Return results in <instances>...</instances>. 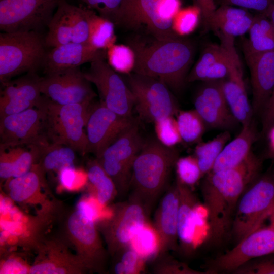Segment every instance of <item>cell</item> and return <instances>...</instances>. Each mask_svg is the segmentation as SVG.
Masks as SVG:
<instances>
[{"instance_id":"1","label":"cell","mask_w":274,"mask_h":274,"mask_svg":"<svg viewBox=\"0 0 274 274\" xmlns=\"http://www.w3.org/2000/svg\"><path fill=\"white\" fill-rule=\"evenodd\" d=\"M261 166V159L252 151L237 166L204 176L201 192L213 242L221 241L231 228L239 199L259 176Z\"/></svg>"},{"instance_id":"2","label":"cell","mask_w":274,"mask_h":274,"mask_svg":"<svg viewBox=\"0 0 274 274\" xmlns=\"http://www.w3.org/2000/svg\"><path fill=\"white\" fill-rule=\"evenodd\" d=\"M145 40L135 39L130 46L135 55L134 73L158 79L171 90L180 91L186 82L192 62L193 44L181 36Z\"/></svg>"},{"instance_id":"3","label":"cell","mask_w":274,"mask_h":274,"mask_svg":"<svg viewBox=\"0 0 274 274\" xmlns=\"http://www.w3.org/2000/svg\"><path fill=\"white\" fill-rule=\"evenodd\" d=\"M179 157L177 150L157 139L144 141L132 165L130 188L131 195L142 201L148 215L165 189Z\"/></svg>"},{"instance_id":"4","label":"cell","mask_w":274,"mask_h":274,"mask_svg":"<svg viewBox=\"0 0 274 274\" xmlns=\"http://www.w3.org/2000/svg\"><path fill=\"white\" fill-rule=\"evenodd\" d=\"M181 6V0H122L114 23L156 39L174 38L179 36L173 22Z\"/></svg>"},{"instance_id":"5","label":"cell","mask_w":274,"mask_h":274,"mask_svg":"<svg viewBox=\"0 0 274 274\" xmlns=\"http://www.w3.org/2000/svg\"><path fill=\"white\" fill-rule=\"evenodd\" d=\"M45 132L50 144L68 146L84 155L88 153L86 125L93 101L69 105L55 103L42 95Z\"/></svg>"},{"instance_id":"6","label":"cell","mask_w":274,"mask_h":274,"mask_svg":"<svg viewBox=\"0 0 274 274\" xmlns=\"http://www.w3.org/2000/svg\"><path fill=\"white\" fill-rule=\"evenodd\" d=\"M45 37L37 31L0 34V81L7 82L24 73L36 72L47 52Z\"/></svg>"},{"instance_id":"7","label":"cell","mask_w":274,"mask_h":274,"mask_svg":"<svg viewBox=\"0 0 274 274\" xmlns=\"http://www.w3.org/2000/svg\"><path fill=\"white\" fill-rule=\"evenodd\" d=\"M273 210L274 170H270L259 176L239 199L231 227L236 241L262 227Z\"/></svg>"},{"instance_id":"8","label":"cell","mask_w":274,"mask_h":274,"mask_svg":"<svg viewBox=\"0 0 274 274\" xmlns=\"http://www.w3.org/2000/svg\"><path fill=\"white\" fill-rule=\"evenodd\" d=\"M126 80L134 98L139 118L149 122L176 115L179 106L170 88L155 78L132 72Z\"/></svg>"},{"instance_id":"9","label":"cell","mask_w":274,"mask_h":274,"mask_svg":"<svg viewBox=\"0 0 274 274\" xmlns=\"http://www.w3.org/2000/svg\"><path fill=\"white\" fill-rule=\"evenodd\" d=\"M138 119L133 122L96 158L114 182L118 194L130 188L134 161L143 145Z\"/></svg>"},{"instance_id":"10","label":"cell","mask_w":274,"mask_h":274,"mask_svg":"<svg viewBox=\"0 0 274 274\" xmlns=\"http://www.w3.org/2000/svg\"><path fill=\"white\" fill-rule=\"evenodd\" d=\"M148 216L143 203L133 195L114 206L111 217L100 226L112 256L130 245L138 231L147 222Z\"/></svg>"},{"instance_id":"11","label":"cell","mask_w":274,"mask_h":274,"mask_svg":"<svg viewBox=\"0 0 274 274\" xmlns=\"http://www.w3.org/2000/svg\"><path fill=\"white\" fill-rule=\"evenodd\" d=\"M62 0H0L2 32L37 31L50 22Z\"/></svg>"},{"instance_id":"12","label":"cell","mask_w":274,"mask_h":274,"mask_svg":"<svg viewBox=\"0 0 274 274\" xmlns=\"http://www.w3.org/2000/svg\"><path fill=\"white\" fill-rule=\"evenodd\" d=\"M84 73L85 78L96 87L100 101L108 108L124 117H132L134 98L126 82L114 70L105 58L90 63Z\"/></svg>"},{"instance_id":"13","label":"cell","mask_w":274,"mask_h":274,"mask_svg":"<svg viewBox=\"0 0 274 274\" xmlns=\"http://www.w3.org/2000/svg\"><path fill=\"white\" fill-rule=\"evenodd\" d=\"M274 253V228L269 224L249 234L225 253L207 264L208 273L233 272L251 260Z\"/></svg>"},{"instance_id":"14","label":"cell","mask_w":274,"mask_h":274,"mask_svg":"<svg viewBox=\"0 0 274 274\" xmlns=\"http://www.w3.org/2000/svg\"><path fill=\"white\" fill-rule=\"evenodd\" d=\"M45 111L37 107L0 118V147L49 143L45 132Z\"/></svg>"},{"instance_id":"15","label":"cell","mask_w":274,"mask_h":274,"mask_svg":"<svg viewBox=\"0 0 274 274\" xmlns=\"http://www.w3.org/2000/svg\"><path fill=\"white\" fill-rule=\"evenodd\" d=\"M40 89L42 95L60 105L93 101L96 96L80 67L40 77Z\"/></svg>"},{"instance_id":"16","label":"cell","mask_w":274,"mask_h":274,"mask_svg":"<svg viewBox=\"0 0 274 274\" xmlns=\"http://www.w3.org/2000/svg\"><path fill=\"white\" fill-rule=\"evenodd\" d=\"M134 119L133 116L124 117L117 114L100 100L93 104L85 127L88 152L98 158Z\"/></svg>"},{"instance_id":"17","label":"cell","mask_w":274,"mask_h":274,"mask_svg":"<svg viewBox=\"0 0 274 274\" xmlns=\"http://www.w3.org/2000/svg\"><path fill=\"white\" fill-rule=\"evenodd\" d=\"M95 221L76 209L66 222L67 234L78 251V256L90 271L100 270L105 256Z\"/></svg>"},{"instance_id":"18","label":"cell","mask_w":274,"mask_h":274,"mask_svg":"<svg viewBox=\"0 0 274 274\" xmlns=\"http://www.w3.org/2000/svg\"><path fill=\"white\" fill-rule=\"evenodd\" d=\"M223 81L203 82L194 96V110L204 121L207 128L229 131L239 123L226 101Z\"/></svg>"},{"instance_id":"19","label":"cell","mask_w":274,"mask_h":274,"mask_svg":"<svg viewBox=\"0 0 274 274\" xmlns=\"http://www.w3.org/2000/svg\"><path fill=\"white\" fill-rule=\"evenodd\" d=\"M40 78L36 72L28 73L1 84L0 118L40 105L42 98Z\"/></svg>"},{"instance_id":"20","label":"cell","mask_w":274,"mask_h":274,"mask_svg":"<svg viewBox=\"0 0 274 274\" xmlns=\"http://www.w3.org/2000/svg\"><path fill=\"white\" fill-rule=\"evenodd\" d=\"M179 206V193L176 182L166 190L155 214L153 226L159 241V249L155 257L178 249Z\"/></svg>"},{"instance_id":"21","label":"cell","mask_w":274,"mask_h":274,"mask_svg":"<svg viewBox=\"0 0 274 274\" xmlns=\"http://www.w3.org/2000/svg\"><path fill=\"white\" fill-rule=\"evenodd\" d=\"M102 58L106 59V50L95 49L88 44L70 42L47 51L42 66L45 75H48Z\"/></svg>"},{"instance_id":"22","label":"cell","mask_w":274,"mask_h":274,"mask_svg":"<svg viewBox=\"0 0 274 274\" xmlns=\"http://www.w3.org/2000/svg\"><path fill=\"white\" fill-rule=\"evenodd\" d=\"M245 59L250 72L253 114L261 115L274 87V50Z\"/></svg>"},{"instance_id":"23","label":"cell","mask_w":274,"mask_h":274,"mask_svg":"<svg viewBox=\"0 0 274 274\" xmlns=\"http://www.w3.org/2000/svg\"><path fill=\"white\" fill-rule=\"evenodd\" d=\"M239 56L235 52L230 74L223 79V89L228 107L233 116L242 126L253 122L252 105L248 98L243 80Z\"/></svg>"},{"instance_id":"24","label":"cell","mask_w":274,"mask_h":274,"mask_svg":"<svg viewBox=\"0 0 274 274\" xmlns=\"http://www.w3.org/2000/svg\"><path fill=\"white\" fill-rule=\"evenodd\" d=\"M43 260H38L30 266L31 274L79 273L89 270L79 256H72L51 243L44 248Z\"/></svg>"},{"instance_id":"25","label":"cell","mask_w":274,"mask_h":274,"mask_svg":"<svg viewBox=\"0 0 274 274\" xmlns=\"http://www.w3.org/2000/svg\"><path fill=\"white\" fill-rule=\"evenodd\" d=\"M258 137L253 122L243 126L237 136L224 147L210 172L230 169L241 164L252 152Z\"/></svg>"},{"instance_id":"26","label":"cell","mask_w":274,"mask_h":274,"mask_svg":"<svg viewBox=\"0 0 274 274\" xmlns=\"http://www.w3.org/2000/svg\"><path fill=\"white\" fill-rule=\"evenodd\" d=\"M254 16L247 9L221 5L216 9L209 24L218 36L234 38L248 31Z\"/></svg>"},{"instance_id":"27","label":"cell","mask_w":274,"mask_h":274,"mask_svg":"<svg viewBox=\"0 0 274 274\" xmlns=\"http://www.w3.org/2000/svg\"><path fill=\"white\" fill-rule=\"evenodd\" d=\"M179 193L178 215V235L181 245L184 249L193 246L195 226L197 199L190 187L177 179Z\"/></svg>"},{"instance_id":"28","label":"cell","mask_w":274,"mask_h":274,"mask_svg":"<svg viewBox=\"0 0 274 274\" xmlns=\"http://www.w3.org/2000/svg\"><path fill=\"white\" fill-rule=\"evenodd\" d=\"M248 32L243 46L245 57L274 50V24L266 16H254Z\"/></svg>"},{"instance_id":"29","label":"cell","mask_w":274,"mask_h":274,"mask_svg":"<svg viewBox=\"0 0 274 274\" xmlns=\"http://www.w3.org/2000/svg\"><path fill=\"white\" fill-rule=\"evenodd\" d=\"M72 5L62 0L48 25V31L45 37L48 48H53L72 42Z\"/></svg>"},{"instance_id":"30","label":"cell","mask_w":274,"mask_h":274,"mask_svg":"<svg viewBox=\"0 0 274 274\" xmlns=\"http://www.w3.org/2000/svg\"><path fill=\"white\" fill-rule=\"evenodd\" d=\"M44 172L38 164L24 175L7 180V187L12 201L28 203L40 194Z\"/></svg>"},{"instance_id":"31","label":"cell","mask_w":274,"mask_h":274,"mask_svg":"<svg viewBox=\"0 0 274 274\" xmlns=\"http://www.w3.org/2000/svg\"><path fill=\"white\" fill-rule=\"evenodd\" d=\"M89 37L88 44L92 47L106 50L115 44V24L88 8Z\"/></svg>"},{"instance_id":"32","label":"cell","mask_w":274,"mask_h":274,"mask_svg":"<svg viewBox=\"0 0 274 274\" xmlns=\"http://www.w3.org/2000/svg\"><path fill=\"white\" fill-rule=\"evenodd\" d=\"M220 40V45L212 44L204 48L197 61L188 73L186 82H204L209 72L227 54V43L224 39Z\"/></svg>"},{"instance_id":"33","label":"cell","mask_w":274,"mask_h":274,"mask_svg":"<svg viewBox=\"0 0 274 274\" xmlns=\"http://www.w3.org/2000/svg\"><path fill=\"white\" fill-rule=\"evenodd\" d=\"M76 152L63 145L49 144L43 146L37 164L44 173L57 170L67 167H75Z\"/></svg>"},{"instance_id":"34","label":"cell","mask_w":274,"mask_h":274,"mask_svg":"<svg viewBox=\"0 0 274 274\" xmlns=\"http://www.w3.org/2000/svg\"><path fill=\"white\" fill-rule=\"evenodd\" d=\"M230 139V131L225 130L210 141L198 143L195 147L194 156L203 177L212 170L219 155Z\"/></svg>"},{"instance_id":"35","label":"cell","mask_w":274,"mask_h":274,"mask_svg":"<svg viewBox=\"0 0 274 274\" xmlns=\"http://www.w3.org/2000/svg\"><path fill=\"white\" fill-rule=\"evenodd\" d=\"M88 180L93 187L98 202L104 205L118 194L112 179L96 158L90 161L87 168Z\"/></svg>"},{"instance_id":"36","label":"cell","mask_w":274,"mask_h":274,"mask_svg":"<svg viewBox=\"0 0 274 274\" xmlns=\"http://www.w3.org/2000/svg\"><path fill=\"white\" fill-rule=\"evenodd\" d=\"M176 116L182 141L189 144L200 142L207 127L197 112L194 109L179 110Z\"/></svg>"},{"instance_id":"37","label":"cell","mask_w":274,"mask_h":274,"mask_svg":"<svg viewBox=\"0 0 274 274\" xmlns=\"http://www.w3.org/2000/svg\"><path fill=\"white\" fill-rule=\"evenodd\" d=\"M106 59L110 66L118 73L127 75L133 72L135 55L130 46L113 44L106 50Z\"/></svg>"},{"instance_id":"38","label":"cell","mask_w":274,"mask_h":274,"mask_svg":"<svg viewBox=\"0 0 274 274\" xmlns=\"http://www.w3.org/2000/svg\"><path fill=\"white\" fill-rule=\"evenodd\" d=\"M130 246L144 259L156 256L159 246V237L153 226L147 222L136 232Z\"/></svg>"},{"instance_id":"39","label":"cell","mask_w":274,"mask_h":274,"mask_svg":"<svg viewBox=\"0 0 274 274\" xmlns=\"http://www.w3.org/2000/svg\"><path fill=\"white\" fill-rule=\"evenodd\" d=\"M113 257V272L116 274H138L144 271L145 259L130 245L121 250Z\"/></svg>"},{"instance_id":"40","label":"cell","mask_w":274,"mask_h":274,"mask_svg":"<svg viewBox=\"0 0 274 274\" xmlns=\"http://www.w3.org/2000/svg\"><path fill=\"white\" fill-rule=\"evenodd\" d=\"M201 11L195 5L181 9L173 19V29L179 36L189 35L197 26Z\"/></svg>"},{"instance_id":"41","label":"cell","mask_w":274,"mask_h":274,"mask_svg":"<svg viewBox=\"0 0 274 274\" xmlns=\"http://www.w3.org/2000/svg\"><path fill=\"white\" fill-rule=\"evenodd\" d=\"M175 168L177 179L190 188L203 177L194 155L179 157Z\"/></svg>"},{"instance_id":"42","label":"cell","mask_w":274,"mask_h":274,"mask_svg":"<svg viewBox=\"0 0 274 274\" xmlns=\"http://www.w3.org/2000/svg\"><path fill=\"white\" fill-rule=\"evenodd\" d=\"M154 124L157 139L164 145L174 147L182 141L176 118L174 116L163 118Z\"/></svg>"},{"instance_id":"43","label":"cell","mask_w":274,"mask_h":274,"mask_svg":"<svg viewBox=\"0 0 274 274\" xmlns=\"http://www.w3.org/2000/svg\"><path fill=\"white\" fill-rule=\"evenodd\" d=\"M72 17L73 24L72 42L88 44L89 37L88 8L72 5Z\"/></svg>"},{"instance_id":"44","label":"cell","mask_w":274,"mask_h":274,"mask_svg":"<svg viewBox=\"0 0 274 274\" xmlns=\"http://www.w3.org/2000/svg\"><path fill=\"white\" fill-rule=\"evenodd\" d=\"M154 272L161 274H204L202 271L194 270L185 263L174 259L168 253L156 257Z\"/></svg>"},{"instance_id":"45","label":"cell","mask_w":274,"mask_h":274,"mask_svg":"<svg viewBox=\"0 0 274 274\" xmlns=\"http://www.w3.org/2000/svg\"><path fill=\"white\" fill-rule=\"evenodd\" d=\"M237 274H274V253L248 262L235 272Z\"/></svg>"},{"instance_id":"46","label":"cell","mask_w":274,"mask_h":274,"mask_svg":"<svg viewBox=\"0 0 274 274\" xmlns=\"http://www.w3.org/2000/svg\"><path fill=\"white\" fill-rule=\"evenodd\" d=\"M88 9L95 10L100 16L113 23L122 0H82Z\"/></svg>"},{"instance_id":"47","label":"cell","mask_w":274,"mask_h":274,"mask_svg":"<svg viewBox=\"0 0 274 274\" xmlns=\"http://www.w3.org/2000/svg\"><path fill=\"white\" fill-rule=\"evenodd\" d=\"M220 6H235L245 9H251L265 15L274 0H217Z\"/></svg>"},{"instance_id":"48","label":"cell","mask_w":274,"mask_h":274,"mask_svg":"<svg viewBox=\"0 0 274 274\" xmlns=\"http://www.w3.org/2000/svg\"><path fill=\"white\" fill-rule=\"evenodd\" d=\"M261 134L267 135L274 125V87L262 113Z\"/></svg>"},{"instance_id":"49","label":"cell","mask_w":274,"mask_h":274,"mask_svg":"<svg viewBox=\"0 0 274 274\" xmlns=\"http://www.w3.org/2000/svg\"><path fill=\"white\" fill-rule=\"evenodd\" d=\"M30 267L18 258H10L3 262L0 273H29Z\"/></svg>"},{"instance_id":"50","label":"cell","mask_w":274,"mask_h":274,"mask_svg":"<svg viewBox=\"0 0 274 274\" xmlns=\"http://www.w3.org/2000/svg\"><path fill=\"white\" fill-rule=\"evenodd\" d=\"M194 5L199 8L206 30L208 29L210 20L216 8L215 0H194Z\"/></svg>"},{"instance_id":"51","label":"cell","mask_w":274,"mask_h":274,"mask_svg":"<svg viewBox=\"0 0 274 274\" xmlns=\"http://www.w3.org/2000/svg\"><path fill=\"white\" fill-rule=\"evenodd\" d=\"M58 172L59 181L62 186L67 189L71 190L79 175L75 167H64Z\"/></svg>"},{"instance_id":"52","label":"cell","mask_w":274,"mask_h":274,"mask_svg":"<svg viewBox=\"0 0 274 274\" xmlns=\"http://www.w3.org/2000/svg\"><path fill=\"white\" fill-rule=\"evenodd\" d=\"M77 209L79 210L89 217L96 219L97 213L92 206L88 201L81 200L77 204Z\"/></svg>"},{"instance_id":"53","label":"cell","mask_w":274,"mask_h":274,"mask_svg":"<svg viewBox=\"0 0 274 274\" xmlns=\"http://www.w3.org/2000/svg\"><path fill=\"white\" fill-rule=\"evenodd\" d=\"M268 137V147L266 152L267 157L274 161V125L267 134Z\"/></svg>"},{"instance_id":"54","label":"cell","mask_w":274,"mask_h":274,"mask_svg":"<svg viewBox=\"0 0 274 274\" xmlns=\"http://www.w3.org/2000/svg\"><path fill=\"white\" fill-rule=\"evenodd\" d=\"M274 24V2L265 15Z\"/></svg>"},{"instance_id":"55","label":"cell","mask_w":274,"mask_h":274,"mask_svg":"<svg viewBox=\"0 0 274 274\" xmlns=\"http://www.w3.org/2000/svg\"><path fill=\"white\" fill-rule=\"evenodd\" d=\"M269 219H270V224L274 228V210L272 212V213H271L270 217H269Z\"/></svg>"}]
</instances>
